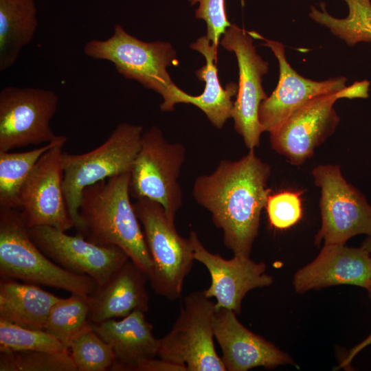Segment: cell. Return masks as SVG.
Returning <instances> with one entry per match:
<instances>
[{"instance_id": "cell-16", "label": "cell", "mask_w": 371, "mask_h": 371, "mask_svg": "<svg viewBox=\"0 0 371 371\" xmlns=\"http://www.w3.org/2000/svg\"><path fill=\"white\" fill-rule=\"evenodd\" d=\"M262 45L269 47L279 65V80L272 93L259 107L258 118L264 131L277 128L295 109L318 95L341 91L346 88L344 76L317 81L300 75L287 61L284 46L280 42L264 38Z\"/></svg>"}, {"instance_id": "cell-4", "label": "cell", "mask_w": 371, "mask_h": 371, "mask_svg": "<svg viewBox=\"0 0 371 371\" xmlns=\"http://www.w3.org/2000/svg\"><path fill=\"white\" fill-rule=\"evenodd\" d=\"M143 128L120 123L93 150L82 154L63 153V187L69 214L78 235L82 233L79 207L85 188L104 179L130 172L139 150Z\"/></svg>"}, {"instance_id": "cell-17", "label": "cell", "mask_w": 371, "mask_h": 371, "mask_svg": "<svg viewBox=\"0 0 371 371\" xmlns=\"http://www.w3.org/2000/svg\"><path fill=\"white\" fill-rule=\"evenodd\" d=\"M213 329L226 370L247 371L256 367L272 369L294 364L287 354L244 326L230 309L215 308Z\"/></svg>"}, {"instance_id": "cell-3", "label": "cell", "mask_w": 371, "mask_h": 371, "mask_svg": "<svg viewBox=\"0 0 371 371\" xmlns=\"http://www.w3.org/2000/svg\"><path fill=\"white\" fill-rule=\"evenodd\" d=\"M0 275L83 295L97 286L91 277L67 271L47 258L30 238L17 209L0 208Z\"/></svg>"}, {"instance_id": "cell-24", "label": "cell", "mask_w": 371, "mask_h": 371, "mask_svg": "<svg viewBox=\"0 0 371 371\" xmlns=\"http://www.w3.org/2000/svg\"><path fill=\"white\" fill-rule=\"evenodd\" d=\"M58 137L41 147L23 152L0 151V208L17 209L21 188L29 174L49 148L65 139Z\"/></svg>"}, {"instance_id": "cell-23", "label": "cell", "mask_w": 371, "mask_h": 371, "mask_svg": "<svg viewBox=\"0 0 371 371\" xmlns=\"http://www.w3.org/2000/svg\"><path fill=\"white\" fill-rule=\"evenodd\" d=\"M38 24L34 0H0V71L14 65Z\"/></svg>"}, {"instance_id": "cell-12", "label": "cell", "mask_w": 371, "mask_h": 371, "mask_svg": "<svg viewBox=\"0 0 371 371\" xmlns=\"http://www.w3.org/2000/svg\"><path fill=\"white\" fill-rule=\"evenodd\" d=\"M223 35L221 45L234 53L238 65V88L232 113L234 128L245 146L253 149L259 146L264 132L258 111L261 102L267 98L262 82L269 71V63L257 53L251 32L232 24Z\"/></svg>"}, {"instance_id": "cell-10", "label": "cell", "mask_w": 371, "mask_h": 371, "mask_svg": "<svg viewBox=\"0 0 371 371\" xmlns=\"http://www.w3.org/2000/svg\"><path fill=\"white\" fill-rule=\"evenodd\" d=\"M321 190L322 226L315 244H345L350 238L371 232V205L344 178L339 165H319L312 171Z\"/></svg>"}, {"instance_id": "cell-14", "label": "cell", "mask_w": 371, "mask_h": 371, "mask_svg": "<svg viewBox=\"0 0 371 371\" xmlns=\"http://www.w3.org/2000/svg\"><path fill=\"white\" fill-rule=\"evenodd\" d=\"M30 238L51 260L67 271L105 283L128 259L116 246H102L48 225L28 227Z\"/></svg>"}, {"instance_id": "cell-29", "label": "cell", "mask_w": 371, "mask_h": 371, "mask_svg": "<svg viewBox=\"0 0 371 371\" xmlns=\"http://www.w3.org/2000/svg\"><path fill=\"white\" fill-rule=\"evenodd\" d=\"M265 209L269 223L278 229L295 225L302 216V200L299 193L283 191L269 194Z\"/></svg>"}, {"instance_id": "cell-28", "label": "cell", "mask_w": 371, "mask_h": 371, "mask_svg": "<svg viewBox=\"0 0 371 371\" xmlns=\"http://www.w3.org/2000/svg\"><path fill=\"white\" fill-rule=\"evenodd\" d=\"M67 348L45 330L25 328L0 320V352L57 351Z\"/></svg>"}, {"instance_id": "cell-33", "label": "cell", "mask_w": 371, "mask_h": 371, "mask_svg": "<svg viewBox=\"0 0 371 371\" xmlns=\"http://www.w3.org/2000/svg\"><path fill=\"white\" fill-rule=\"evenodd\" d=\"M348 7V11H371L370 0H343Z\"/></svg>"}, {"instance_id": "cell-19", "label": "cell", "mask_w": 371, "mask_h": 371, "mask_svg": "<svg viewBox=\"0 0 371 371\" xmlns=\"http://www.w3.org/2000/svg\"><path fill=\"white\" fill-rule=\"evenodd\" d=\"M148 276L128 259L105 283L89 295V322L98 324L124 317L135 311L148 310L146 284Z\"/></svg>"}, {"instance_id": "cell-26", "label": "cell", "mask_w": 371, "mask_h": 371, "mask_svg": "<svg viewBox=\"0 0 371 371\" xmlns=\"http://www.w3.org/2000/svg\"><path fill=\"white\" fill-rule=\"evenodd\" d=\"M0 371H77L68 348L57 351L0 352Z\"/></svg>"}, {"instance_id": "cell-34", "label": "cell", "mask_w": 371, "mask_h": 371, "mask_svg": "<svg viewBox=\"0 0 371 371\" xmlns=\"http://www.w3.org/2000/svg\"><path fill=\"white\" fill-rule=\"evenodd\" d=\"M361 247L371 255V232L368 234V237L363 242Z\"/></svg>"}, {"instance_id": "cell-11", "label": "cell", "mask_w": 371, "mask_h": 371, "mask_svg": "<svg viewBox=\"0 0 371 371\" xmlns=\"http://www.w3.org/2000/svg\"><path fill=\"white\" fill-rule=\"evenodd\" d=\"M58 96L53 91L8 86L0 91V151L56 140L50 126Z\"/></svg>"}, {"instance_id": "cell-22", "label": "cell", "mask_w": 371, "mask_h": 371, "mask_svg": "<svg viewBox=\"0 0 371 371\" xmlns=\"http://www.w3.org/2000/svg\"><path fill=\"white\" fill-rule=\"evenodd\" d=\"M59 297L32 283L12 278L0 280V320L45 330L49 312Z\"/></svg>"}, {"instance_id": "cell-31", "label": "cell", "mask_w": 371, "mask_h": 371, "mask_svg": "<svg viewBox=\"0 0 371 371\" xmlns=\"http://www.w3.org/2000/svg\"><path fill=\"white\" fill-rule=\"evenodd\" d=\"M131 371H187L182 366L164 359L149 358L138 361Z\"/></svg>"}, {"instance_id": "cell-30", "label": "cell", "mask_w": 371, "mask_h": 371, "mask_svg": "<svg viewBox=\"0 0 371 371\" xmlns=\"http://www.w3.org/2000/svg\"><path fill=\"white\" fill-rule=\"evenodd\" d=\"M190 5L199 3L195 17L203 20L207 26L206 36L218 47L221 36L232 24L227 20L225 0H188Z\"/></svg>"}, {"instance_id": "cell-21", "label": "cell", "mask_w": 371, "mask_h": 371, "mask_svg": "<svg viewBox=\"0 0 371 371\" xmlns=\"http://www.w3.org/2000/svg\"><path fill=\"white\" fill-rule=\"evenodd\" d=\"M93 330L112 348L115 361L111 370L131 371L139 360L157 356L159 339L145 313L135 311L122 319L91 324Z\"/></svg>"}, {"instance_id": "cell-2", "label": "cell", "mask_w": 371, "mask_h": 371, "mask_svg": "<svg viewBox=\"0 0 371 371\" xmlns=\"http://www.w3.org/2000/svg\"><path fill=\"white\" fill-rule=\"evenodd\" d=\"M130 172L85 188L79 216L81 236L102 246H116L149 278L151 258L129 193Z\"/></svg>"}, {"instance_id": "cell-35", "label": "cell", "mask_w": 371, "mask_h": 371, "mask_svg": "<svg viewBox=\"0 0 371 371\" xmlns=\"http://www.w3.org/2000/svg\"><path fill=\"white\" fill-rule=\"evenodd\" d=\"M366 290L368 291V296L370 299L371 300V279Z\"/></svg>"}, {"instance_id": "cell-13", "label": "cell", "mask_w": 371, "mask_h": 371, "mask_svg": "<svg viewBox=\"0 0 371 371\" xmlns=\"http://www.w3.org/2000/svg\"><path fill=\"white\" fill-rule=\"evenodd\" d=\"M61 140L38 159L23 183L18 210L27 227L48 225L66 232L74 227L63 192Z\"/></svg>"}, {"instance_id": "cell-25", "label": "cell", "mask_w": 371, "mask_h": 371, "mask_svg": "<svg viewBox=\"0 0 371 371\" xmlns=\"http://www.w3.org/2000/svg\"><path fill=\"white\" fill-rule=\"evenodd\" d=\"M89 315V295L71 293L60 297L49 312L45 330L69 349L72 341L91 326Z\"/></svg>"}, {"instance_id": "cell-8", "label": "cell", "mask_w": 371, "mask_h": 371, "mask_svg": "<svg viewBox=\"0 0 371 371\" xmlns=\"http://www.w3.org/2000/svg\"><path fill=\"white\" fill-rule=\"evenodd\" d=\"M185 159V146L168 142L158 127L152 126L142 135L140 148L130 172L131 196L160 203L168 218L175 223L182 205L178 178Z\"/></svg>"}, {"instance_id": "cell-9", "label": "cell", "mask_w": 371, "mask_h": 371, "mask_svg": "<svg viewBox=\"0 0 371 371\" xmlns=\"http://www.w3.org/2000/svg\"><path fill=\"white\" fill-rule=\"evenodd\" d=\"M210 299L204 290L184 297L172 328L159 339V358L182 366L187 371L226 370L214 347L215 303Z\"/></svg>"}, {"instance_id": "cell-15", "label": "cell", "mask_w": 371, "mask_h": 371, "mask_svg": "<svg viewBox=\"0 0 371 371\" xmlns=\"http://www.w3.org/2000/svg\"><path fill=\"white\" fill-rule=\"evenodd\" d=\"M189 239L194 260L203 264L210 274L211 284L204 293L207 297L216 299L215 308H226L238 315L242 300L249 291L272 284L273 278L266 273L264 262L236 255L228 260L212 254L194 231L190 232Z\"/></svg>"}, {"instance_id": "cell-5", "label": "cell", "mask_w": 371, "mask_h": 371, "mask_svg": "<svg viewBox=\"0 0 371 371\" xmlns=\"http://www.w3.org/2000/svg\"><path fill=\"white\" fill-rule=\"evenodd\" d=\"M133 205L151 258L150 286L156 294L176 300L194 260L191 242L177 233L160 203L140 199Z\"/></svg>"}, {"instance_id": "cell-6", "label": "cell", "mask_w": 371, "mask_h": 371, "mask_svg": "<svg viewBox=\"0 0 371 371\" xmlns=\"http://www.w3.org/2000/svg\"><path fill=\"white\" fill-rule=\"evenodd\" d=\"M84 53L96 60L113 64L117 71L153 89L167 101L178 87L172 80L168 66L178 64L177 54L168 42H145L128 34L120 24L106 40H91Z\"/></svg>"}, {"instance_id": "cell-7", "label": "cell", "mask_w": 371, "mask_h": 371, "mask_svg": "<svg viewBox=\"0 0 371 371\" xmlns=\"http://www.w3.org/2000/svg\"><path fill=\"white\" fill-rule=\"evenodd\" d=\"M369 87V81H358L341 91L308 100L269 133L272 148L291 164H302L335 131L340 121L333 107L336 101L341 98H367Z\"/></svg>"}, {"instance_id": "cell-27", "label": "cell", "mask_w": 371, "mask_h": 371, "mask_svg": "<svg viewBox=\"0 0 371 371\" xmlns=\"http://www.w3.org/2000/svg\"><path fill=\"white\" fill-rule=\"evenodd\" d=\"M69 350L77 371H104L115 361L111 346L91 326L72 341Z\"/></svg>"}, {"instance_id": "cell-20", "label": "cell", "mask_w": 371, "mask_h": 371, "mask_svg": "<svg viewBox=\"0 0 371 371\" xmlns=\"http://www.w3.org/2000/svg\"><path fill=\"white\" fill-rule=\"evenodd\" d=\"M190 47L205 59V65L195 72L196 77L205 82L204 90L201 95L194 96L178 87L167 102L161 104V110L172 111L179 103L193 104L205 114L215 127L221 128L232 117V98L237 94L238 86L234 82L227 84L225 88L221 86L216 67L218 47L206 35L199 37Z\"/></svg>"}, {"instance_id": "cell-32", "label": "cell", "mask_w": 371, "mask_h": 371, "mask_svg": "<svg viewBox=\"0 0 371 371\" xmlns=\"http://www.w3.org/2000/svg\"><path fill=\"white\" fill-rule=\"evenodd\" d=\"M371 344V333L370 335L362 342L355 346L353 348H352L349 352L348 355L346 356V357L342 361V362L340 363L339 368H347L350 366V362L355 357V356L360 352L363 348H364L366 346Z\"/></svg>"}, {"instance_id": "cell-1", "label": "cell", "mask_w": 371, "mask_h": 371, "mask_svg": "<svg viewBox=\"0 0 371 371\" xmlns=\"http://www.w3.org/2000/svg\"><path fill=\"white\" fill-rule=\"evenodd\" d=\"M270 166L254 148L238 161L222 160L210 175L199 176L192 194L222 229L223 243L234 255L249 257L271 190Z\"/></svg>"}, {"instance_id": "cell-18", "label": "cell", "mask_w": 371, "mask_h": 371, "mask_svg": "<svg viewBox=\"0 0 371 371\" xmlns=\"http://www.w3.org/2000/svg\"><path fill=\"white\" fill-rule=\"evenodd\" d=\"M371 279V255L361 247L325 245L317 258L296 272L293 286L303 293L311 289L350 284L367 289Z\"/></svg>"}]
</instances>
